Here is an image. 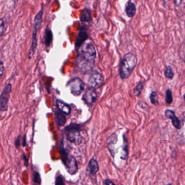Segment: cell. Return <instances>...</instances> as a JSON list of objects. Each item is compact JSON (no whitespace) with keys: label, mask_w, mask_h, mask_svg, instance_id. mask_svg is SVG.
<instances>
[{"label":"cell","mask_w":185,"mask_h":185,"mask_svg":"<svg viewBox=\"0 0 185 185\" xmlns=\"http://www.w3.org/2000/svg\"><path fill=\"white\" fill-rule=\"evenodd\" d=\"M104 81L103 76L98 71H93L88 80V88L96 89L102 85Z\"/></svg>","instance_id":"obj_7"},{"label":"cell","mask_w":185,"mask_h":185,"mask_svg":"<svg viewBox=\"0 0 185 185\" xmlns=\"http://www.w3.org/2000/svg\"><path fill=\"white\" fill-rule=\"evenodd\" d=\"M61 160L70 174L74 175L78 172V166L76 158L70 155L65 149L61 146L59 149Z\"/></svg>","instance_id":"obj_4"},{"label":"cell","mask_w":185,"mask_h":185,"mask_svg":"<svg viewBox=\"0 0 185 185\" xmlns=\"http://www.w3.org/2000/svg\"><path fill=\"white\" fill-rule=\"evenodd\" d=\"M55 185H65V183L62 176L60 175L56 176L55 181Z\"/></svg>","instance_id":"obj_25"},{"label":"cell","mask_w":185,"mask_h":185,"mask_svg":"<svg viewBox=\"0 0 185 185\" xmlns=\"http://www.w3.org/2000/svg\"><path fill=\"white\" fill-rule=\"evenodd\" d=\"M123 144L122 146V155L121 156V158L122 160H126L128 156L129 143L126 137L125 136V135H123Z\"/></svg>","instance_id":"obj_17"},{"label":"cell","mask_w":185,"mask_h":185,"mask_svg":"<svg viewBox=\"0 0 185 185\" xmlns=\"http://www.w3.org/2000/svg\"><path fill=\"white\" fill-rule=\"evenodd\" d=\"M20 144H21V139H20V136H19L16 137L15 141V146L16 148H19L20 146Z\"/></svg>","instance_id":"obj_27"},{"label":"cell","mask_w":185,"mask_h":185,"mask_svg":"<svg viewBox=\"0 0 185 185\" xmlns=\"http://www.w3.org/2000/svg\"><path fill=\"white\" fill-rule=\"evenodd\" d=\"M149 98L152 104L154 105H158V96L156 92L153 91L150 95Z\"/></svg>","instance_id":"obj_20"},{"label":"cell","mask_w":185,"mask_h":185,"mask_svg":"<svg viewBox=\"0 0 185 185\" xmlns=\"http://www.w3.org/2000/svg\"><path fill=\"white\" fill-rule=\"evenodd\" d=\"M137 58L131 52L124 55L119 66V76L122 79H126L131 75L134 68L136 66Z\"/></svg>","instance_id":"obj_2"},{"label":"cell","mask_w":185,"mask_h":185,"mask_svg":"<svg viewBox=\"0 0 185 185\" xmlns=\"http://www.w3.org/2000/svg\"><path fill=\"white\" fill-rule=\"evenodd\" d=\"M22 146L26 147L27 146V140H26V135H24L22 137Z\"/></svg>","instance_id":"obj_30"},{"label":"cell","mask_w":185,"mask_h":185,"mask_svg":"<svg viewBox=\"0 0 185 185\" xmlns=\"http://www.w3.org/2000/svg\"><path fill=\"white\" fill-rule=\"evenodd\" d=\"M174 2L176 3V5H180L181 3L182 2V1H174Z\"/></svg>","instance_id":"obj_31"},{"label":"cell","mask_w":185,"mask_h":185,"mask_svg":"<svg viewBox=\"0 0 185 185\" xmlns=\"http://www.w3.org/2000/svg\"><path fill=\"white\" fill-rule=\"evenodd\" d=\"M164 74L166 78L171 80L173 79L174 76V72L173 71V68L170 65H167L164 70Z\"/></svg>","instance_id":"obj_19"},{"label":"cell","mask_w":185,"mask_h":185,"mask_svg":"<svg viewBox=\"0 0 185 185\" xmlns=\"http://www.w3.org/2000/svg\"><path fill=\"white\" fill-rule=\"evenodd\" d=\"M56 105L59 110L60 112L63 113V114H67V115L70 114L71 111V107L69 105L66 104V103L64 102L61 100H56Z\"/></svg>","instance_id":"obj_13"},{"label":"cell","mask_w":185,"mask_h":185,"mask_svg":"<svg viewBox=\"0 0 185 185\" xmlns=\"http://www.w3.org/2000/svg\"><path fill=\"white\" fill-rule=\"evenodd\" d=\"M165 115L167 118H169L171 120L172 123L173 124L174 127H175L176 129L180 130L182 127L181 122L180 120L178 118L175 114V112L172 110H166L165 112Z\"/></svg>","instance_id":"obj_9"},{"label":"cell","mask_w":185,"mask_h":185,"mask_svg":"<svg viewBox=\"0 0 185 185\" xmlns=\"http://www.w3.org/2000/svg\"><path fill=\"white\" fill-rule=\"evenodd\" d=\"M82 129L81 124L71 123L64 128L63 132L66 135V139L69 141L76 145H79L82 142V137L81 134Z\"/></svg>","instance_id":"obj_3"},{"label":"cell","mask_w":185,"mask_h":185,"mask_svg":"<svg viewBox=\"0 0 185 185\" xmlns=\"http://www.w3.org/2000/svg\"><path fill=\"white\" fill-rule=\"evenodd\" d=\"M172 185V183H168V184H167V185Z\"/></svg>","instance_id":"obj_32"},{"label":"cell","mask_w":185,"mask_h":185,"mask_svg":"<svg viewBox=\"0 0 185 185\" xmlns=\"http://www.w3.org/2000/svg\"><path fill=\"white\" fill-rule=\"evenodd\" d=\"M54 119L56 125L58 127H62L66 124L67 119L65 114L60 111H56L54 112Z\"/></svg>","instance_id":"obj_14"},{"label":"cell","mask_w":185,"mask_h":185,"mask_svg":"<svg viewBox=\"0 0 185 185\" xmlns=\"http://www.w3.org/2000/svg\"><path fill=\"white\" fill-rule=\"evenodd\" d=\"M12 89V85L10 83H8L3 88L0 95V112H5L7 111L8 102Z\"/></svg>","instance_id":"obj_5"},{"label":"cell","mask_w":185,"mask_h":185,"mask_svg":"<svg viewBox=\"0 0 185 185\" xmlns=\"http://www.w3.org/2000/svg\"><path fill=\"white\" fill-rule=\"evenodd\" d=\"M43 8H42V9L40 10L39 12L37 13L35 16L34 19V28L33 29L38 31L39 29L42 27V24L43 22Z\"/></svg>","instance_id":"obj_12"},{"label":"cell","mask_w":185,"mask_h":185,"mask_svg":"<svg viewBox=\"0 0 185 185\" xmlns=\"http://www.w3.org/2000/svg\"><path fill=\"white\" fill-rule=\"evenodd\" d=\"M53 41V33L51 30L47 27L45 33L44 43L46 47H49Z\"/></svg>","instance_id":"obj_18"},{"label":"cell","mask_w":185,"mask_h":185,"mask_svg":"<svg viewBox=\"0 0 185 185\" xmlns=\"http://www.w3.org/2000/svg\"><path fill=\"white\" fill-rule=\"evenodd\" d=\"M88 34L86 32V28L85 26H83L81 27V29L78 33V37L77 38L76 43H75V48L78 49L80 47L84 44V42H85L86 40L88 38Z\"/></svg>","instance_id":"obj_10"},{"label":"cell","mask_w":185,"mask_h":185,"mask_svg":"<svg viewBox=\"0 0 185 185\" xmlns=\"http://www.w3.org/2000/svg\"><path fill=\"white\" fill-rule=\"evenodd\" d=\"M33 180L34 181V183H38V184L41 183V177H40V174L38 172H34Z\"/></svg>","instance_id":"obj_24"},{"label":"cell","mask_w":185,"mask_h":185,"mask_svg":"<svg viewBox=\"0 0 185 185\" xmlns=\"http://www.w3.org/2000/svg\"><path fill=\"white\" fill-rule=\"evenodd\" d=\"M99 169L100 167L97 160L92 158L88 163L86 170V172L90 176H95L99 171Z\"/></svg>","instance_id":"obj_11"},{"label":"cell","mask_w":185,"mask_h":185,"mask_svg":"<svg viewBox=\"0 0 185 185\" xmlns=\"http://www.w3.org/2000/svg\"><path fill=\"white\" fill-rule=\"evenodd\" d=\"M116 185L111 180L109 179H107L104 181V185Z\"/></svg>","instance_id":"obj_29"},{"label":"cell","mask_w":185,"mask_h":185,"mask_svg":"<svg viewBox=\"0 0 185 185\" xmlns=\"http://www.w3.org/2000/svg\"><path fill=\"white\" fill-rule=\"evenodd\" d=\"M96 51L91 44H84L80 47L77 55V63L79 68L84 73H88L95 66Z\"/></svg>","instance_id":"obj_1"},{"label":"cell","mask_w":185,"mask_h":185,"mask_svg":"<svg viewBox=\"0 0 185 185\" xmlns=\"http://www.w3.org/2000/svg\"><path fill=\"white\" fill-rule=\"evenodd\" d=\"M97 94L96 89L93 88H87L83 96L84 101L89 105L92 104L97 100Z\"/></svg>","instance_id":"obj_8"},{"label":"cell","mask_w":185,"mask_h":185,"mask_svg":"<svg viewBox=\"0 0 185 185\" xmlns=\"http://www.w3.org/2000/svg\"><path fill=\"white\" fill-rule=\"evenodd\" d=\"M143 83L141 82H139V83L137 84L136 86L134 88V96H136V97L139 96V95L141 93L142 91L143 90Z\"/></svg>","instance_id":"obj_21"},{"label":"cell","mask_w":185,"mask_h":185,"mask_svg":"<svg viewBox=\"0 0 185 185\" xmlns=\"http://www.w3.org/2000/svg\"><path fill=\"white\" fill-rule=\"evenodd\" d=\"M5 71V66H4V63L1 59H0V79L2 78L3 74L4 73Z\"/></svg>","instance_id":"obj_26"},{"label":"cell","mask_w":185,"mask_h":185,"mask_svg":"<svg viewBox=\"0 0 185 185\" xmlns=\"http://www.w3.org/2000/svg\"><path fill=\"white\" fill-rule=\"evenodd\" d=\"M136 11V5L134 3L131 1L128 2L125 7V13L128 17L130 18L133 17Z\"/></svg>","instance_id":"obj_15"},{"label":"cell","mask_w":185,"mask_h":185,"mask_svg":"<svg viewBox=\"0 0 185 185\" xmlns=\"http://www.w3.org/2000/svg\"><path fill=\"white\" fill-rule=\"evenodd\" d=\"M173 96L172 93L169 89H167L166 91V97H165V101L167 104H171L173 102Z\"/></svg>","instance_id":"obj_22"},{"label":"cell","mask_w":185,"mask_h":185,"mask_svg":"<svg viewBox=\"0 0 185 185\" xmlns=\"http://www.w3.org/2000/svg\"><path fill=\"white\" fill-rule=\"evenodd\" d=\"M67 86L70 88L71 92L78 96L83 92L85 89V84L79 78H74L68 81Z\"/></svg>","instance_id":"obj_6"},{"label":"cell","mask_w":185,"mask_h":185,"mask_svg":"<svg viewBox=\"0 0 185 185\" xmlns=\"http://www.w3.org/2000/svg\"><path fill=\"white\" fill-rule=\"evenodd\" d=\"M7 28L6 22L5 19L2 18L0 19V36H2L5 33V31Z\"/></svg>","instance_id":"obj_23"},{"label":"cell","mask_w":185,"mask_h":185,"mask_svg":"<svg viewBox=\"0 0 185 185\" xmlns=\"http://www.w3.org/2000/svg\"><path fill=\"white\" fill-rule=\"evenodd\" d=\"M92 19L90 10L85 8L81 12L80 20L82 22H90Z\"/></svg>","instance_id":"obj_16"},{"label":"cell","mask_w":185,"mask_h":185,"mask_svg":"<svg viewBox=\"0 0 185 185\" xmlns=\"http://www.w3.org/2000/svg\"><path fill=\"white\" fill-rule=\"evenodd\" d=\"M22 158H23V160H24V165L26 166V167H28L29 166V161H28V159L27 158V156H26V155L25 154V153H24L23 154V156H22Z\"/></svg>","instance_id":"obj_28"}]
</instances>
